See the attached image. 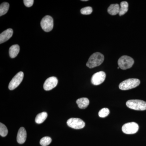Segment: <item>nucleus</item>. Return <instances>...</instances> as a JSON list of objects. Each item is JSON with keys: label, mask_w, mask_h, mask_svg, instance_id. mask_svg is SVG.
I'll return each instance as SVG.
<instances>
[{"label": "nucleus", "mask_w": 146, "mask_h": 146, "mask_svg": "<svg viewBox=\"0 0 146 146\" xmlns=\"http://www.w3.org/2000/svg\"><path fill=\"white\" fill-rule=\"evenodd\" d=\"M104 56L100 52L94 53L89 58L86 65L89 68H93L101 65L104 60Z\"/></svg>", "instance_id": "f257e3e1"}, {"label": "nucleus", "mask_w": 146, "mask_h": 146, "mask_svg": "<svg viewBox=\"0 0 146 146\" xmlns=\"http://www.w3.org/2000/svg\"><path fill=\"white\" fill-rule=\"evenodd\" d=\"M140 81L136 78H130L126 80L121 82L119 88L121 90H128L136 88L140 84Z\"/></svg>", "instance_id": "f03ea898"}, {"label": "nucleus", "mask_w": 146, "mask_h": 146, "mask_svg": "<svg viewBox=\"0 0 146 146\" xmlns=\"http://www.w3.org/2000/svg\"><path fill=\"white\" fill-rule=\"evenodd\" d=\"M126 106L129 108L136 110H146V102L139 100H131L127 102Z\"/></svg>", "instance_id": "7ed1b4c3"}, {"label": "nucleus", "mask_w": 146, "mask_h": 146, "mask_svg": "<svg viewBox=\"0 0 146 146\" xmlns=\"http://www.w3.org/2000/svg\"><path fill=\"white\" fill-rule=\"evenodd\" d=\"M133 58L128 56H123L119 58L118 61V64L120 68L123 70L131 68L134 63Z\"/></svg>", "instance_id": "20e7f679"}, {"label": "nucleus", "mask_w": 146, "mask_h": 146, "mask_svg": "<svg viewBox=\"0 0 146 146\" xmlns=\"http://www.w3.org/2000/svg\"><path fill=\"white\" fill-rule=\"evenodd\" d=\"M41 26L45 32H49L52 30L54 26L53 19L51 16H46L42 18L41 22Z\"/></svg>", "instance_id": "39448f33"}, {"label": "nucleus", "mask_w": 146, "mask_h": 146, "mask_svg": "<svg viewBox=\"0 0 146 146\" xmlns=\"http://www.w3.org/2000/svg\"><path fill=\"white\" fill-rule=\"evenodd\" d=\"M138 125L133 122L125 124L122 127L123 132L127 134H134L138 131Z\"/></svg>", "instance_id": "423d86ee"}, {"label": "nucleus", "mask_w": 146, "mask_h": 146, "mask_svg": "<svg viewBox=\"0 0 146 146\" xmlns=\"http://www.w3.org/2000/svg\"><path fill=\"white\" fill-rule=\"evenodd\" d=\"M24 75L23 72H20L14 76L9 85V90H14L20 85L23 79Z\"/></svg>", "instance_id": "0eeeda50"}, {"label": "nucleus", "mask_w": 146, "mask_h": 146, "mask_svg": "<svg viewBox=\"0 0 146 146\" xmlns=\"http://www.w3.org/2000/svg\"><path fill=\"white\" fill-rule=\"evenodd\" d=\"M67 123L68 126L74 129H81L85 125L83 120L79 118H70L68 120Z\"/></svg>", "instance_id": "6e6552de"}, {"label": "nucleus", "mask_w": 146, "mask_h": 146, "mask_svg": "<svg viewBox=\"0 0 146 146\" xmlns=\"http://www.w3.org/2000/svg\"><path fill=\"white\" fill-rule=\"evenodd\" d=\"M106 78V73L103 71H100L95 73L92 76L91 82L94 85H98L104 81Z\"/></svg>", "instance_id": "1a4fd4ad"}, {"label": "nucleus", "mask_w": 146, "mask_h": 146, "mask_svg": "<svg viewBox=\"0 0 146 146\" xmlns=\"http://www.w3.org/2000/svg\"><path fill=\"white\" fill-rule=\"evenodd\" d=\"M58 79L55 77H50L46 80L44 84V89L46 91H50L55 88L58 84Z\"/></svg>", "instance_id": "9d476101"}, {"label": "nucleus", "mask_w": 146, "mask_h": 146, "mask_svg": "<svg viewBox=\"0 0 146 146\" xmlns=\"http://www.w3.org/2000/svg\"><path fill=\"white\" fill-rule=\"evenodd\" d=\"M13 34L12 29H9L2 33L0 35V44L4 43L10 39Z\"/></svg>", "instance_id": "9b49d317"}, {"label": "nucleus", "mask_w": 146, "mask_h": 146, "mask_svg": "<svg viewBox=\"0 0 146 146\" xmlns=\"http://www.w3.org/2000/svg\"><path fill=\"white\" fill-rule=\"evenodd\" d=\"M27 131L25 128H20L18 131L17 136V141L18 143L23 144L25 142L27 139Z\"/></svg>", "instance_id": "f8f14e48"}, {"label": "nucleus", "mask_w": 146, "mask_h": 146, "mask_svg": "<svg viewBox=\"0 0 146 146\" xmlns=\"http://www.w3.org/2000/svg\"><path fill=\"white\" fill-rule=\"evenodd\" d=\"M76 103L80 108L84 109L89 106V100L87 98H80L77 100Z\"/></svg>", "instance_id": "ddd939ff"}, {"label": "nucleus", "mask_w": 146, "mask_h": 146, "mask_svg": "<svg viewBox=\"0 0 146 146\" xmlns=\"http://www.w3.org/2000/svg\"><path fill=\"white\" fill-rule=\"evenodd\" d=\"M20 46L18 44L13 45L9 49V56L11 58H14L18 55L20 52Z\"/></svg>", "instance_id": "4468645a"}, {"label": "nucleus", "mask_w": 146, "mask_h": 146, "mask_svg": "<svg viewBox=\"0 0 146 146\" xmlns=\"http://www.w3.org/2000/svg\"><path fill=\"white\" fill-rule=\"evenodd\" d=\"M120 8L119 5L118 4H112L108 9V12L110 15L115 16L119 13Z\"/></svg>", "instance_id": "2eb2a0df"}, {"label": "nucleus", "mask_w": 146, "mask_h": 146, "mask_svg": "<svg viewBox=\"0 0 146 146\" xmlns=\"http://www.w3.org/2000/svg\"><path fill=\"white\" fill-rule=\"evenodd\" d=\"M48 117V114L46 112H42L36 115L35 119V122L37 124H41Z\"/></svg>", "instance_id": "dca6fc26"}, {"label": "nucleus", "mask_w": 146, "mask_h": 146, "mask_svg": "<svg viewBox=\"0 0 146 146\" xmlns=\"http://www.w3.org/2000/svg\"><path fill=\"white\" fill-rule=\"evenodd\" d=\"M129 5L127 2L123 1L120 3V11L119 15L123 16L126 13L128 10Z\"/></svg>", "instance_id": "f3484780"}, {"label": "nucleus", "mask_w": 146, "mask_h": 146, "mask_svg": "<svg viewBox=\"0 0 146 146\" xmlns=\"http://www.w3.org/2000/svg\"><path fill=\"white\" fill-rule=\"evenodd\" d=\"M9 5L8 3L4 2L0 5V16L5 15L9 9Z\"/></svg>", "instance_id": "a211bd4d"}, {"label": "nucleus", "mask_w": 146, "mask_h": 146, "mask_svg": "<svg viewBox=\"0 0 146 146\" xmlns=\"http://www.w3.org/2000/svg\"><path fill=\"white\" fill-rule=\"evenodd\" d=\"M52 142V139L48 136H45L41 139L40 144L42 146H47L49 145Z\"/></svg>", "instance_id": "6ab92c4d"}, {"label": "nucleus", "mask_w": 146, "mask_h": 146, "mask_svg": "<svg viewBox=\"0 0 146 146\" xmlns=\"http://www.w3.org/2000/svg\"><path fill=\"white\" fill-rule=\"evenodd\" d=\"M8 132L6 126L2 123H0V135L2 137H5L7 135Z\"/></svg>", "instance_id": "aec40b11"}, {"label": "nucleus", "mask_w": 146, "mask_h": 146, "mask_svg": "<svg viewBox=\"0 0 146 146\" xmlns=\"http://www.w3.org/2000/svg\"><path fill=\"white\" fill-rule=\"evenodd\" d=\"M110 113L109 110L108 108H103L99 112V116L100 117L104 118L107 117Z\"/></svg>", "instance_id": "412c9836"}, {"label": "nucleus", "mask_w": 146, "mask_h": 146, "mask_svg": "<svg viewBox=\"0 0 146 146\" xmlns=\"http://www.w3.org/2000/svg\"><path fill=\"white\" fill-rule=\"evenodd\" d=\"M93 12V9L91 7H86L82 9L80 12L83 15H90Z\"/></svg>", "instance_id": "4be33fe9"}, {"label": "nucleus", "mask_w": 146, "mask_h": 146, "mask_svg": "<svg viewBox=\"0 0 146 146\" xmlns=\"http://www.w3.org/2000/svg\"><path fill=\"white\" fill-rule=\"evenodd\" d=\"M34 1L33 0H24V4L27 7H31L33 5Z\"/></svg>", "instance_id": "5701e85b"}, {"label": "nucleus", "mask_w": 146, "mask_h": 146, "mask_svg": "<svg viewBox=\"0 0 146 146\" xmlns=\"http://www.w3.org/2000/svg\"><path fill=\"white\" fill-rule=\"evenodd\" d=\"M82 1H87V0H82Z\"/></svg>", "instance_id": "b1692460"}, {"label": "nucleus", "mask_w": 146, "mask_h": 146, "mask_svg": "<svg viewBox=\"0 0 146 146\" xmlns=\"http://www.w3.org/2000/svg\"><path fill=\"white\" fill-rule=\"evenodd\" d=\"M118 69H119V68H120L119 67H118L117 68Z\"/></svg>", "instance_id": "393cba45"}]
</instances>
